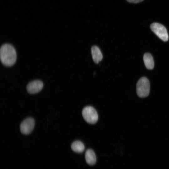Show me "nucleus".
Wrapping results in <instances>:
<instances>
[{
  "label": "nucleus",
  "instance_id": "1",
  "mask_svg": "<svg viewBox=\"0 0 169 169\" xmlns=\"http://www.w3.org/2000/svg\"><path fill=\"white\" fill-rule=\"evenodd\" d=\"M0 58L3 64L6 66H11L15 63L17 54L14 47L9 44L2 45L0 49Z\"/></svg>",
  "mask_w": 169,
  "mask_h": 169
},
{
  "label": "nucleus",
  "instance_id": "2",
  "mask_svg": "<svg viewBox=\"0 0 169 169\" xmlns=\"http://www.w3.org/2000/svg\"><path fill=\"white\" fill-rule=\"evenodd\" d=\"M136 92L137 95L141 98L147 96L150 90V84L148 79L146 77L141 78L136 84Z\"/></svg>",
  "mask_w": 169,
  "mask_h": 169
},
{
  "label": "nucleus",
  "instance_id": "3",
  "mask_svg": "<svg viewBox=\"0 0 169 169\" xmlns=\"http://www.w3.org/2000/svg\"><path fill=\"white\" fill-rule=\"evenodd\" d=\"M82 115L84 120L90 124H95L98 120V115L96 110L91 106L84 107L82 111Z\"/></svg>",
  "mask_w": 169,
  "mask_h": 169
},
{
  "label": "nucleus",
  "instance_id": "4",
  "mask_svg": "<svg viewBox=\"0 0 169 169\" xmlns=\"http://www.w3.org/2000/svg\"><path fill=\"white\" fill-rule=\"evenodd\" d=\"M150 28L161 40L164 42L168 41V35L167 29L164 26L158 23H154L151 25Z\"/></svg>",
  "mask_w": 169,
  "mask_h": 169
},
{
  "label": "nucleus",
  "instance_id": "5",
  "mask_svg": "<svg viewBox=\"0 0 169 169\" xmlns=\"http://www.w3.org/2000/svg\"><path fill=\"white\" fill-rule=\"evenodd\" d=\"M35 125L34 119L28 117L24 119L20 125V130L22 134L28 135L33 131Z\"/></svg>",
  "mask_w": 169,
  "mask_h": 169
},
{
  "label": "nucleus",
  "instance_id": "6",
  "mask_svg": "<svg viewBox=\"0 0 169 169\" xmlns=\"http://www.w3.org/2000/svg\"><path fill=\"white\" fill-rule=\"evenodd\" d=\"M43 87V83L39 80L32 81L27 84L26 89L27 92L30 94H34L40 92Z\"/></svg>",
  "mask_w": 169,
  "mask_h": 169
},
{
  "label": "nucleus",
  "instance_id": "7",
  "mask_svg": "<svg viewBox=\"0 0 169 169\" xmlns=\"http://www.w3.org/2000/svg\"><path fill=\"white\" fill-rule=\"evenodd\" d=\"M92 59L94 62L98 64L103 59V55L99 48L96 46H93L91 49Z\"/></svg>",
  "mask_w": 169,
  "mask_h": 169
},
{
  "label": "nucleus",
  "instance_id": "8",
  "mask_svg": "<svg viewBox=\"0 0 169 169\" xmlns=\"http://www.w3.org/2000/svg\"><path fill=\"white\" fill-rule=\"evenodd\" d=\"M85 159L87 163L90 165H94L96 161V156L94 151L91 149H88L85 152Z\"/></svg>",
  "mask_w": 169,
  "mask_h": 169
},
{
  "label": "nucleus",
  "instance_id": "9",
  "mask_svg": "<svg viewBox=\"0 0 169 169\" xmlns=\"http://www.w3.org/2000/svg\"><path fill=\"white\" fill-rule=\"evenodd\" d=\"M143 60L146 67L149 69H152L154 67V63L151 55L148 53H145L143 56Z\"/></svg>",
  "mask_w": 169,
  "mask_h": 169
},
{
  "label": "nucleus",
  "instance_id": "10",
  "mask_svg": "<svg viewBox=\"0 0 169 169\" xmlns=\"http://www.w3.org/2000/svg\"><path fill=\"white\" fill-rule=\"evenodd\" d=\"M71 147L73 151L78 153H82L85 149L84 145L79 141H76L73 142L71 145Z\"/></svg>",
  "mask_w": 169,
  "mask_h": 169
},
{
  "label": "nucleus",
  "instance_id": "11",
  "mask_svg": "<svg viewBox=\"0 0 169 169\" xmlns=\"http://www.w3.org/2000/svg\"><path fill=\"white\" fill-rule=\"evenodd\" d=\"M143 0H126L129 3H136L141 2Z\"/></svg>",
  "mask_w": 169,
  "mask_h": 169
}]
</instances>
